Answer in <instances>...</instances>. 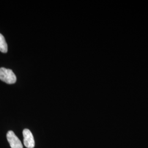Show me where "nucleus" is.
<instances>
[{"instance_id": "nucleus-3", "label": "nucleus", "mask_w": 148, "mask_h": 148, "mask_svg": "<svg viewBox=\"0 0 148 148\" xmlns=\"http://www.w3.org/2000/svg\"><path fill=\"white\" fill-rule=\"evenodd\" d=\"M23 141L24 145L27 148H34L35 147V140L32 132L28 129H24L23 131Z\"/></svg>"}, {"instance_id": "nucleus-2", "label": "nucleus", "mask_w": 148, "mask_h": 148, "mask_svg": "<svg viewBox=\"0 0 148 148\" xmlns=\"http://www.w3.org/2000/svg\"><path fill=\"white\" fill-rule=\"evenodd\" d=\"M7 138L11 148H23L21 141L12 131L7 132Z\"/></svg>"}, {"instance_id": "nucleus-1", "label": "nucleus", "mask_w": 148, "mask_h": 148, "mask_svg": "<svg viewBox=\"0 0 148 148\" xmlns=\"http://www.w3.org/2000/svg\"><path fill=\"white\" fill-rule=\"evenodd\" d=\"M0 79L7 84H13L16 81V77L11 69L1 68Z\"/></svg>"}, {"instance_id": "nucleus-4", "label": "nucleus", "mask_w": 148, "mask_h": 148, "mask_svg": "<svg viewBox=\"0 0 148 148\" xmlns=\"http://www.w3.org/2000/svg\"><path fill=\"white\" fill-rule=\"evenodd\" d=\"M0 51L2 53H7L8 46L4 36L0 34Z\"/></svg>"}]
</instances>
